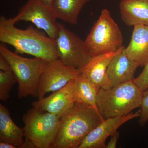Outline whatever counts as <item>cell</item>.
Instances as JSON below:
<instances>
[{
  "mask_svg": "<svg viewBox=\"0 0 148 148\" xmlns=\"http://www.w3.org/2000/svg\"><path fill=\"white\" fill-rule=\"evenodd\" d=\"M10 18L0 17V41L13 47L17 53L29 54L46 61L59 59L56 40L33 26L18 29Z\"/></svg>",
  "mask_w": 148,
  "mask_h": 148,
  "instance_id": "6da1fadb",
  "label": "cell"
},
{
  "mask_svg": "<svg viewBox=\"0 0 148 148\" xmlns=\"http://www.w3.org/2000/svg\"><path fill=\"white\" fill-rule=\"evenodd\" d=\"M104 119L92 106L75 102L60 119L53 148H79L86 136Z\"/></svg>",
  "mask_w": 148,
  "mask_h": 148,
  "instance_id": "7a4b0ae2",
  "label": "cell"
},
{
  "mask_svg": "<svg viewBox=\"0 0 148 148\" xmlns=\"http://www.w3.org/2000/svg\"><path fill=\"white\" fill-rule=\"evenodd\" d=\"M143 92L133 80L108 89L100 88L97 96L99 114L104 119L126 115L141 108Z\"/></svg>",
  "mask_w": 148,
  "mask_h": 148,
  "instance_id": "3957f363",
  "label": "cell"
},
{
  "mask_svg": "<svg viewBox=\"0 0 148 148\" xmlns=\"http://www.w3.org/2000/svg\"><path fill=\"white\" fill-rule=\"evenodd\" d=\"M0 55L8 62L18 83V98L28 96L37 97L40 77L48 61L40 58L22 57L2 45Z\"/></svg>",
  "mask_w": 148,
  "mask_h": 148,
  "instance_id": "277c9868",
  "label": "cell"
},
{
  "mask_svg": "<svg viewBox=\"0 0 148 148\" xmlns=\"http://www.w3.org/2000/svg\"><path fill=\"white\" fill-rule=\"evenodd\" d=\"M60 119L54 114L32 107L22 118L25 140L31 142L35 148H53Z\"/></svg>",
  "mask_w": 148,
  "mask_h": 148,
  "instance_id": "5b68a950",
  "label": "cell"
},
{
  "mask_svg": "<svg viewBox=\"0 0 148 148\" xmlns=\"http://www.w3.org/2000/svg\"><path fill=\"white\" fill-rule=\"evenodd\" d=\"M84 41L91 56L114 52L122 46V33L108 9L101 11Z\"/></svg>",
  "mask_w": 148,
  "mask_h": 148,
  "instance_id": "8992f818",
  "label": "cell"
},
{
  "mask_svg": "<svg viewBox=\"0 0 148 148\" xmlns=\"http://www.w3.org/2000/svg\"><path fill=\"white\" fill-rule=\"evenodd\" d=\"M59 59L67 66L80 69L92 57L84 40L58 23V32L55 39Z\"/></svg>",
  "mask_w": 148,
  "mask_h": 148,
  "instance_id": "52a82bcc",
  "label": "cell"
},
{
  "mask_svg": "<svg viewBox=\"0 0 148 148\" xmlns=\"http://www.w3.org/2000/svg\"><path fill=\"white\" fill-rule=\"evenodd\" d=\"M53 9L41 0H28L21 7L18 13L10 18L14 24L18 21H30L47 36L55 40L58 32V23Z\"/></svg>",
  "mask_w": 148,
  "mask_h": 148,
  "instance_id": "ba28073f",
  "label": "cell"
},
{
  "mask_svg": "<svg viewBox=\"0 0 148 148\" xmlns=\"http://www.w3.org/2000/svg\"><path fill=\"white\" fill-rule=\"evenodd\" d=\"M80 74L79 70L66 66L59 59L48 61L39 81L38 100L43 98L48 92L63 88Z\"/></svg>",
  "mask_w": 148,
  "mask_h": 148,
  "instance_id": "9c48e42d",
  "label": "cell"
},
{
  "mask_svg": "<svg viewBox=\"0 0 148 148\" xmlns=\"http://www.w3.org/2000/svg\"><path fill=\"white\" fill-rule=\"evenodd\" d=\"M124 48L123 46L111 60L101 88L110 89L123 83L133 80L135 78V72L140 65L129 59L125 54Z\"/></svg>",
  "mask_w": 148,
  "mask_h": 148,
  "instance_id": "30bf717a",
  "label": "cell"
},
{
  "mask_svg": "<svg viewBox=\"0 0 148 148\" xmlns=\"http://www.w3.org/2000/svg\"><path fill=\"white\" fill-rule=\"evenodd\" d=\"M140 110L135 113L123 116L109 118L103 122L90 131L82 141L79 148H106L107 138L113 135L121 125L126 122L140 117Z\"/></svg>",
  "mask_w": 148,
  "mask_h": 148,
  "instance_id": "8fae6325",
  "label": "cell"
},
{
  "mask_svg": "<svg viewBox=\"0 0 148 148\" xmlns=\"http://www.w3.org/2000/svg\"><path fill=\"white\" fill-rule=\"evenodd\" d=\"M75 84V79L71 81L66 86L49 96L33 102L32 107L54 114L61 118L75 103L74 97Z\"/></svg>",
  "mask_w": 148,
  "mask_h": 148,
  "instance_id": "7c38bea8",
  "label": "cell"
},
{
  "mask_svg": "<svg viewBox=\"0 0 148 148\" xmlns=\"http://www.w3.org/2000/svg\"><path fill=\"white\" fill-rule=\"evenodd\" d=\"M125 52L129 59L144 67L148 63V26H134L129 44L125 47Z\"/></svg>",
  "mask_w": 148,
  "mask_h": 148,
  "instance_id": "4fadbf2b",
  "label": "cell"
},
{
  "mask_svg": "<svg viewBox=\"0 0 148 148\" xmlns=\"http://www.w3.org/2000/svg\"><path fill=\"white\" fill-rule=\"evenodd\" d=\"M123 47V46L114 52L92 56L87 64L79 69L81 74L89 79L99 90L103 86L106 71L110 62Z\"/></svg>",
  "mask_w": 148,
  "mask_h": 148,
  "instance_id": "5bb4252c",
  "label": "cell"
},
{
  "mask_svg": "<svg viewBox=\"0 0 148 148\" xmlns=\"http://www.w3.org/2000/svg\"><path fill=\"white\" fill-rule=\"evenodd\" d=\"M119 9L121 19L127 26H148V0H121Z\"/></svg>",
  "mask_w": 148,
  "mask_h": 148,
  "instance_id": "9a60e30c",
  "label": "cell"
},
{
  "mask_svg": "<svg viewBox=\"0 0 148 148\" xmlns=\"http://www.w3.org/2000/svg\"><path fill=\"white\" fill-rule=\"evenodd\" d=\"M24 127L17 126L11 117L8 109L0 104V142L20 148L24 142Z\"/></svg>",
  "mask_w": 148,
  "mask_h": 148,
  "instance_id": "2e32d148",
  "label": "cell"
},
{
  "mask_svg": "<svg viewBox=\"0 0 148 148\" xmlns=\"http://www.w3.org/2000/svg\"><path fill=\"white\" fill-rule=\"evenodd\" d=\"M90 0H54L51 6L57 19L71 25L77 23L80 12Z\"/></svg>",
  "mask_w": 148,
  "mask_h": 148,
  "instance_id": "e0dca14e",
  "label": "cell"
},
{
  "mask_svg": "<svg viewBox=\"0 0 148 148\" xmlns=\"http://www.w3.org/2000/svg\"><path fill=\"white\" fill-rule=\"evenodd\" d=\"M98 90L95 85L81 74L75 79L74 89L75 102L92 106L99 113L97 106Z\"/></svg>",
  "mask_w": 148,
  "mask_h": 148,
  "instance_id": "ac0fdd59",
  "label": "cell"
},
{
  "mask_svg": "<svg viewBox=\"0 0 148 148\" xmlns=\"http://www.w3.org/2000/svg\"><path fill=\"white\" fill-rule=\"evenodd\" d=\"M17 82L12 71L0 70V100L7 101L10 97L11 90L14 85Z\"/></svg>",
  "mask_w": 148,
  "mask_h": 148,
  "instance_id": "d6986e66",
  "label": "cell"
},
{
  "mask_svg": "<svg viewBox=\"0 0 148 148\" xmlns=\"http://www.w3.org/2000/svg\"><path fill=\"white\" fill-rule=\"evenodd\" d=\"M141 108L139 123L140 126L143 127L148 121V89L143 92Z\"/></svg>",
  "mask_w": 148,
  "mask_h": 148,
  "instance_id": "ffe728a7",
  "label": "cell"
},
{
  "mask_svg": "<svg viewBox=\"0 0 148 148\" xmlns=\"http://www.w3.org/2000/svg\"><path fill=\"white\" fill-rule=\"evenodd\" d=\"M133 81L143 91L148 89V63L144 67L141 74Z\"/></svg>",
  "mask_w": 148,
  "mask_h": 148,
  "instance_id": "44dd1931",
  "label": "cell"
},
{
  "mask_svg": "<svg viewBox=\"0 0 148 148\" xmlns=\"http://www.w3.org/2000/svg\"><path fill=\"white\" fill-rule=\"evenodd\" d=\"M120 133L118 131H116L111 136L110 140L108 145H106V148H115L116 147L117 143L119 138Z\"/></svg>",
  "mask_w": 148,
  "mask_h": 148,
  "instance_id": "7402d4cb",
  "label": "cell"
},
{
  "mask_svg": "<svg viewBox=\"0 0 148 148\" xmlns=\"http://www.w3.org/2000/svg\"><path fill=\"white\" fill-rule=\"evenodd\" d=\"M0 70L7 71H12L10 65L7 61L1 55H0Z\"/></svg>",
  "mask_w": 148,
  "mask_h": 148,
  "instance_id": "603a6c76",
  "label": "cell"
},
{
  "mask_svg": "<svg viewBox=\"0 0 148 148\" xmlns=\"http://www.w3.org/2000/svg\"><path fill=\"white\" fill-rule=\"evenodd\" d=\"M0 148H17L16 146L6 142H0Z\"/></svg>",
  "mask_w": 148,
  "mask_h": 148,
  "instance_id": "cb8c5ba5",
  "label": "cell"
},
{
  "mask_svg": "<svg viewBox=\"0 0 148 148\" xmlns=\"http://www.w3.org/2000/svg\"><path fill=\"white\" fill-rule=\"evenodd\" d=\"M54 0H41L43 3L51 7L52 4Z\"/></svg>",
  "mask_w": 148,
  "mask_h": 148,
  "instance_id": "d4e9b609",
  "label": "cell"
}]
</instances>
